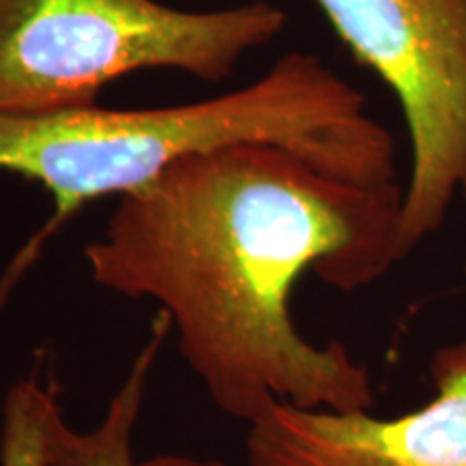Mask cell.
<instances>
[{"label":"cell","mask_w":466,"mask_h":466,"mask_svg":"<svg viewBox=\"0 0 466 466\" xmlns=\"http://www.w3.org/2000/svg\"><path fill=\"white\" fill-rule=\"evenodd\" d=\"M398 100L410 141L400 259L466 199V0H313Z\"/></svg>","instance_id":"cell-4"},{"label":"cell","mask_w":466,"mask_h":466,"mask_svg":"<svg viewBox=\"0 0 466 466\" xmlns=\"http://www.w3.org/2000/svg\"><path fill=\"white\" fill-rule=\"evenodd\" d=\"M141 466H227L220 460H208V458H192L182 456V453H160L151 460H145Z\"/></svg>","instance_id":"cell-7"},{"label":"cell","mask_w":466,"mask_h":466,"mask_svg":"<svg viewBox=\"0 0 466 466\" xmlns=\"http://www.w3.org/2000/svg\"><path fill=\"white\" fill-rule=\"evenodd\" d=\"M434 398L398 417L277 401L247 425L248 466H466V337L430 360Z\"/></svg>","instance_id":"cell-5"},{"label":"cell","mask_w":466,"mask_h":466,"mask_svg":"<svg viewBox=\"0 0 466 466\" xmlns=\"http://www.w3.org/2000/svg\"><path fill=\"white\" fill-rule=\"evenodd\" d=\"M168 333L171 319L165 311H158L151 322L149 337L134 357L124 382L110 398L100 423L91 430H74L63 410L56 412L50 425L48 466H141L134 460V434L151 371Z\"/></svg>","instance_id":"cell-6"},{"label":"cell","mask_w":466,"mask_h":466,"mask_svg":"<svg viewBox=\"0 0 466 466\" xmlns=\"http://www.w3.org/2000/svg\"><path fill=\"white\" fill-rule=\"evenodd\" d=\"M268 0L186 11L158 0H0V113L96 106L121 76L175 69L223 83L283 33Z\"/></svg>","instance_id":"cell-3"},{"label":"cell","mask_w":466,"mask_h":466,"mask_svg":"<svg viewBox=\"0 0 466 466\" xmlns=\"http://www.w3.org/2000/svg\"><path fill=\"white\" fill-rule=\"evenodd\" d=\"M401 201L398 182H348L275 145H229L121 197L85 259L100 288L158 302L227 417L248 425L277 401L370 410V370L341 343L307 341L291 294L307 272L341 291L387 275Z\"/></svg>","instance_id":"cell-1"},{"label":"cell","mask_w":466,"mask_h":466,"mask_svg":"<svg viewBox=\"0 0 466 466\" xmlns=\"http://www.w3.org/2000/svg\"><path fill=\"white\" fill-rule=\"evenodd\" d=\"M244 143L283 147L348 182L395 184L391 132L367 113L363 93L309 52H289L255 83L212 100L137 110L96 104L46 115L0 113V171L44 186L55 203L5 272L0 300L91 201L121 199L188 156Z\"/></svg>","instance_id":"cell-2"}]
</instances>
